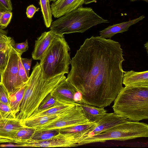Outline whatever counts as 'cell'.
Returning <instances> with one entry per match:
<instances>
[{
    "instance_id": "cell-14",
    "label": "cell",
    "mask_w": 148,
    "mask_h": 148,
    "mask_svg": "<svg viewBox=\"0 0 148 148\" xmlns=\"http://www.w3.org/2000/svg\"><path fill=\"white\" fill-rule=\"evenodd\" d=\"M57 35L51 30L42 33L35 41L34 48L32 53V59L40 60Z\"/></svg>"
},
{
    "instance_id": "cell-36",
    "label": "cell",
    "mask_w": 148,
    "mask_h": 148,
    "mask_svg": "<svg viewBox=\"0 0 148 148\" xmlns=\"http://www.w3.org/2000/svg\"><path fill=\"white\" fill-rule=\"evenodd\" d=\"M8 32L0 28V39L8 42H15L14 40L12 37L7 36Z\"/></svg>"
},
{
    "instance_id": "cell-12",
    "label": "cell",
    "mask_w": 148,
    "mask_h": 148,
    "mask_svg": "<svg viewBox=\"0 0 148 148\" xmlns=\"http://www.w3.org/2000/svg\"><path fill=\"white\" fill-rule=\"evenodd\" d=\"M77 91L66 78L60 82L50 93L62 104L71 105L77 104L73 100L74 95Z\"/></svg>"
},
{
    "instance_id": "cell-30",
    "label": "cell",
    "mask_w": 148,
    "mask_h": 148,
    "mask_svg": "<svg viewBox=\"0 0 148 148\" xmlns=\"http://www.w3.org/2000/svg\"><path fill=\"white\" fill-rule=\"evenodd\" d=\"M13 48L18 54L22 55L24 52L26 51L29 48L27 40L24 42L14 43L13 46Z\"/></svg>"
},
{
    "instance_id": "cell-15",
    "label": "cell",
    "mask_w": 148,
    "mask_h": 148,
    "mask_svg": "<svg viewBox=\"0 0 148 148\" xmlns=\"http://www.w3.org/2000/svg\"><path fill=\"white\" fill-rule=\"evenodd\" d=\"M122 84L125 86L148 87V71L136 72L124 71Z\"/></svg>"
},
{
    "instance_id": "cell-42",
    "label": "cell",
    "mask_w": 148,
    "mask_h": 148,
    "mask_svg": "<svg viewBox=\"0 0 148 148\" xmlns=\"http://www.w3.org/2000/svg\"><path fill=\"white\" fill-rule=\"evenodd\" d=\"M49 0L50 2L52 1L53 2H54L56 1L57 0Z\"/></svg>"
},
{
    "instance_id": "cell-38",
    "label": "cell",
    "mask_w": 148,
    "mask_h": 148,
    "mask_svg": "<svg viewBox=\"0 0 148 148\" xmlns=\"http://www.w3.org/2000/svg\"><path fill=\"white\" fill-rule=\"evenodd\" d=\"M97 0H85L84 4H87L95 2Z\"/></svg>"
},
{
    "instance_id": "cell-32",
    "label": "cell",
    "mask_w": 148,
    "mask_h": 148,
    "mask_svg": "<svg viewBox=\"0 0 148 148\" xmlns=\"http://www.w3.org/2000/svg\"><path fill=\"white\" fill-rule=\"evenodd\" d=\"M12 7L11 0H0V11L12 12Z\"/></svg>"
},
{
    "instance_id": "cell-37",
    "label": "cell",
    "mask_w": 148,
    "mask_h": 148,
    "mask_svg": "<svg viewBox=\"0 0 148 148\" xmlns=\"http://www.w3.org/2000/svg\"><path fill=\"white\" fill-rule=\"evenodd\" d=\"M73 100L76 103L84 104L82 98V94L78 91H77L75 93L73 96Z\"/></svg>"
},
{
    "instance_id": "cell-16",
    "label": "cell",
    "mask_w": 148,
    "mask_h": 148,
    "mask_svg": "<svg viewBox=\"0 0 148 148\" xmlns=\"http://www.w3.org/2000/svg\"><path fill=\"white\" fill-rule=\"evenodd\" d=\"M145 17L144 15H142L132 20L110 25L99 32L100 36L105 38L110 39L113 36L117 34L123 33V32L127 31L131 26L142 21Z\"/></svg>"
},
{
    "instance_id": "cell-27",
    "label": "cell",
    "mask_w": 148,
    "mask_h": 148,
    "mask_svg": "<svg viewBox=\"0 0 148 148\" xmlns=\"http://www.w3.org/2000/svg\"><path fill=\"white\" fill-rule=\"evenodd\" d=\"M12 13L9 11L3 12L0 18V28L3 29L5 28L10 23L12 17Z\"/></svg>"
},
{
    "instance_id": "cell-23",
    "label": "cell",
    "mask_w": 148,
    "mask_h": 148,
    "mask_svg": "<svg viewBox=\"0 0 148 148\" xmlns=\"http://www.w3.org/2000/svg\"><path fill=\"white\" fill-rule=\"evenodd\" d=\"M35 130L34 128L23 127L15 134L14 143L21 145L23 142L31 138Z\"/></svg>"
},
{
    "instance_id": "cell-4",
    "label": "cell",
    "mask_w": 148,
    "mask_h": 148,
    "mask_svg": "<svg viewBox=\"0 0 148 148\" xmlns=\"http://www.w3.org/2000/svg\"><path fill=\"white\" fill-rule=\"evenodd\" d=\"M109 21L96 14L91 8L81 6L52 22L50 29L58 35L83 33L91 27Z\"/></svg>"
},
{
    "instance_id": "cell-40",
    "label": "cell",
    "mask_w": 148,
    "mask_h": 148,
    "mask_svg": "<svg viewBox=\"0 0 148 148\" xmlns=\"http://www.w3.org/2000/svg\"><path fill=\"white\" fill-rule=\"evenodd\" d=\"M130 0L131 1H132V2L134 1H137V0H142V1H145L146 2H148V0Z\"/></svg>"
},
{
    "instance_id": "cell-9",
    "label": "cell",
    "mask_w": 148,
    "mask_h": 148,
    "mask_svg": "<svg viewBox=\"0 0 148 148\" xmlns=\"http://www.w3.org/2000/svg\"><path fill=\"white\" fill-rule=\"evenodd\" d=\"M82 135L79 134H63L59 133L51 138L45 140H27L20 145L27 147H68L78 146L79 139Z\"/></svg>"
},
{
    "instance_id": "cell-7",
    "label": "cell",
    "mask_w": 148,
    "mask_h": 148,
    "mask_svg": "<svg viewBox=\"0 0 148 148\" xmlns=\"http://www.w3.org/2000/svg\"><path fill=\"white\" fill-rule=\"evenodd\" d=\"M90 122H91L87 118L82 108L78 104L71 109L61 114L51 122L42 125L35 129L38 130L59 129Z\"/></svg>"
},
{
    "instance_id": "cell-5",
    "label": "cell",
    "mask_w": 148,
    "mask_h": 148,
    "mask_svg": "<svg viewBox=\"0 0 148 148\" xmlns=\"http://www.w3.org/2000/svg\"><path fill=\"white\" fill-rule=\"evenodd\" d=\"M70 51L64 36L58 35L40 60L39 63L46 78L68 73Z\"/></svg>"
},
{
    "instance_id": "cell-1",
    "label": "cell",
    "mask_w": 148,
    "mask_h": 148,
    "mask_svg": "<svg viewBox=\"0 0 148 148\" xmlns=\"http://www.w3.org/2000/svg\"><path fill=\"white\" fill-rule=\"evenodd\" d=\"M123 53L119 42L100 36L86 39L77 50L66 79L84 104L104 108L114 101L123 88Z\"/></svg>"
},
{
    "instance_id": "cell-34",
    "label": "cell",
    "mask_w": 148,
    "mask_h": 148,
    "mask_svg": "<svg viewBox=\"0 0 148 148\" xmlns=\"http://www.w3.org/2000/svg\"><path fill=\"white\" fill-rule=\"evenodd\" d=\"M15 42H8L0 39V51L5 52L11 49Z\"/></svg>"
},
{
    "instance_id": "cell-17",
    "label": "cell",
    "mask_w": 148,
    "mask_h": 148,
    "mask_svg": "<svg viewBox=\"0 0 148 148\" xmlns=\"http://www.w3.org/2000/svg\"><path fill=\"white\" fill-rule=\"evenodd\" d=\"M89 121L98 122L107 113L104 108H99L86 104H79Z\"/></svg>"
},
{
    "instance_id": "cell-10",
    "label": "cell",
    "mask_w": 148,
    "mask_h": 148,
    "mask_svg": "<svg viewBox=\"0 0 148 148\" xmlns=\"http://www.w3.org/2000/svg\"><path fill=\"white\" fill-rule=\"evenodd\" d=\"M127 121L126 118L114 112L107 113L97 122L95 127L79 138L78 142L86 138L98 135L114 126Z\"/></svg>"
},
{
    "instance_id": "cell-13",
    "label": "cell",
    "mask_w": 148,
    "mask_h": 148,
    "mask_svg": "<svg viewBox=\"0 0 148 148\" xmlns=\"http://www.w3.org/2000/svg\"><path fill=\"white\" fill-rule=\"evenodd\" d=\"M85 0H57L51 5L52 15L59 18L82 6Z\"/></svg>"
},
{
    "instance_id": "cell-11",
    "label": "cell",
    "mask_w": 148,
    "mask_h": 148,
    "mask_svg": "<svg viewBox=\"0 0 148 148\" xmlns=\"http://www.w3.org/2000/svg\"><path fill=\"white\" fill-rule=\"evenodd\" d=\"M23 127L21 119H0V143H14L15 134Z\"/></svg>"
},
{
    "instance_id": "cell-22",
    "label": "cell",
    "mask_w": 148,
    "mask_h": 148,
    "mask_svg": "<svg viewBox=\"0 0 148 148\" xmlns=\"http://www.w3.org/2000/svg\"><path fill=\"white\" fill-rule=\"evenodd\" d=\"M40 6L45 25L47 28L50 27L52 22V13L49 0H40Z\"/></svg>"
},
{
    "instance_id": "cell-39",
    "label": "cell",
    "mask_w": 148,
    "mask_h": 148,
    "mask_svg": "<svg viewBox=\"0 0 148 148\" xmlns=\"http://www.w3.org/2000/svg\"><path fill=\"white\" fill-rule=\"evenodd\" d=\"M148 42H146L145 44V47L147 51V53H148Z\"/></svg>"
},
{
    "instance_id": "cell-35",
    "label": "cell",
    "mask_w": 148,
    "mask_h": 148,
    "mask_svg": "<svg viewBox=\"0 0 148 148\" xmlns=\"http://www.w3.org/2000/svg\"><path fill=\"white\" fill-rule=\"evenodd\" d=\"M39 8H37L34 5L32 4L28 6L26 9V14L27 17L29 18H32L35 13L38 11Z\"/></svg>"
},
{
    "instance_id": "cell-19",
    "label": "cell",
    "mask_w": 148,
    "mask_h": 148,
    "mask_svg": "<svg viewBox=\"0 0 148 148\" xmlns=\"http://www.w3.org/2000/svg\"><path fill=\"white\" fill-rule=\"evenodd\" d=\"M97 123V122H91L87 124L76 125L58 130L59 133L61 134H79L82 136L95 127Z\"/></svg>"
},
{
    "instance_id": "cell-18",
    "label": "cell",
    "mask_w": 148,
    "mask_h": 148,
    "mask_svg": "<svg viewBox=\"0 0 148 148\" xmlns=\"http://www.w3.org/2000/svg\"><path fill=\"white\" fill-rule=\"evenodd\" d=\"M62 113L21 120V122L24 127L36 129L42 125L51 122Z\"/></svg>"
},
{
    "instance_id": "cell-31",
    "label": "cell",
    "mask_w": 148,
    "mask_h": 148,
    "mask_svg": "<svg viewBox=\"0 0 148 148\" xmlns=\"http://www.w3.org/2000/svg\"><path fill=\"white\" fill-rule=\"evenodd\" d=\"M18 68L19 73L23 82L24 84H25L27 82L29 77L27 76L25 71L22 64L21 60V55L18 53Z\"/></svg>"
},
{
    "instance_id": "cell-28",
    "label": "cell",
    "mask_w": 148,
    "mask_h": 148,
    "mask_svg": "<svg viewBox=\"0 0 148 148\" xmlns=\"http://www.w3.org/2000/svg\"><path fill=\"white\" fill-rule=\"evenodd\" d=\"M0 101L10 106V96L3 85L0 82Z\"/></svg>"
},
{
    "instance_id": "cell-6",
    "label": "cell",
    "mask_w": 148,
    "mask_h": 148,
    "mask_svg": "<svg viewBox=\"0 0 148 148\" xmlns=\"http://www.w3.org/2000/svg\"><path fill=\"white\" fill-rule=\"evenodd\" d=\"M148 137L147 124L127 121L114 126L98 135L81 140L78 142V145L79 146L109 140L125 141Z\"/></svg>"
},
{
    "instance_id": "cell-25",
    "label": "cell",
    "mask_w": 148,
    "mask_h": 148,
    "mask_svg": "<svg viewBox=\"0 0 148 148\" xmlns=\"http://www.w3.org/2000/svg\"><path fill=\"white\" fill-rule=\"evenodd\" d=\"M59 133L58 129L38 130H36L31 139L36 140H42L52 138Z\"/></svg>"
},
{
    "instance_id": "cell-24",
    "label": "cell",
    "mask_w": 148,
    "mask_h": 148,
    "mask_svg": "<svg viewBox=\"0 0 148 148\" xmlns=\"http://www.w3.org/2000/svg\"><path fill=\"white\" fill-rule=\"evenodd\" d=\"M62 105L65 104L58 101L50 93L41 102L37 111L32 115L45 110L53 106Z\"/></svg>"
},
{
    "instance_id": "cell-8",
    "label": "cell",
    "mask_w": 148,
    "mask_h": 148,
    "mask_svg": "<svg viewBox=\"0 0 148 148\" xmlns=\"http://www.w3.org/2000/svg\"><path fill=\"white\" fill-rule=\"evenodd\" d=\"M18 55L12 47L5 67L0 74V82L3 85L9 95L14 94L24 84L18 71Z\"/></svg>"
},
{
    "instance_id": "cell-3",
    "label": "cell",
    "mask_w": 148,
    "mask_h": 148,
    "mask_svg": "<svg viewBox=\"0 0 148 148\" xmlns=\"http://www.w3.org/2000/svg\"><path fill=\"white\" fill-rule=\"evenodd\" d=\"M114 113L131 121L148 119V87H123L114 101Z\"/></svg>"
},
{
    "instance_id": "cell-20",
    "label": "cell",
    "mask_w": 148,
    "mask_h": 148,
    "mask_svg": "<svg viewBox=\"0 0 148 148\" xmlns=\"http://www.w3.org/2000/svg\"><path fill=\"white\" fill-rule=\"evenodd\" d=\"M26 83L14 94L10 96V107L16 117L19 112L20 105L24 95Z\"/></svg>"
},
{
    "instance_id": "cell-2",
    "label": "cell",
    "mask_w": 148,
    "mask_h": 148,
    "mask_svg": "<svg viewBox=\"0 0 148 148\" xmlns=\"http://www.w3.org/2000/svg\"><path fill=\"white\" fill-rule=\"evenodd\" d=\"M66 78L64 74L51 78H46L41 66L37 62L26 84L19 112L16 118L25 119L36 112L43 99Z\"/></svg>"
},
{
    "instance_id": "cell-41",
    "label": "cell",
    "mask_w": 148,
    "mask_h": 148,
    "mask_svg": "<svg viewBox=\"0 0 148 148\" xmlns=\"http://www.w3.org/2000/svg\"><path fill=\"white\" fill-rule=\"evenodd\" d=\"M2 12H3L0 11V18L1 17V15L2 14Z\"/></svg>"
},
{
    "instance_id": "cell-26",
    "label": "cell",
    "mask_w": 148,
    "mask_h": 148,
    "mask_svg": "<svg viewBox=\"0 0 148 148\" xmlns=\"http://www.w3.org/2000/svg\"><path fill=\"white\" fill-rule=\"evenodd\" d=\"M16 118L10 107L0 101V119Z\"/></svg>"
},
{
    "instance_id": "cell-29",
    "label": "cell",
    "mask_w": 148,
    "mask_h": 148,
    "mask_svg": "<svg viewBox=\"0 0 148 148\" xmlns=\"http://www.w3.org/2000/svg\"><path fill=\"white\" fill-rule=\"evenodd\" d=\"M11 49L5 52L0 51V74L6 66Z\"/></svg>"
},
{
    "instance_id": "cell-33",
    "label": "cell",
    "mask_w": 148,
    "mask_h": 148,
    "mask_svg": "<svg viewBox=\"0 0 148 148\" xmlns=\"http://www.w3.org/2000/svg\"><path fill=\"white\" fill-rule=\"evenodd\" d=\"M21 60L27 76L29 77V71L32 60V58L31 59L24 58L21 57Z\"/></svg>"
},
{
    "instance_id": "cell-21",
    "label": "cell",
    "mask_w": 148,
    "mask_h": 148,
    "mask_svg": "<svg viewBox=\"0 0 148 148\" xmlns=\"http://www.w3.org/2000/svg\"><path fill=\"white\" fill-rule=\"evenodd\" d=\"M77 104H78L56 106L45 110L33 114L27 119L61 114L71 109Z\"/></svg>"
}]
</instances>
